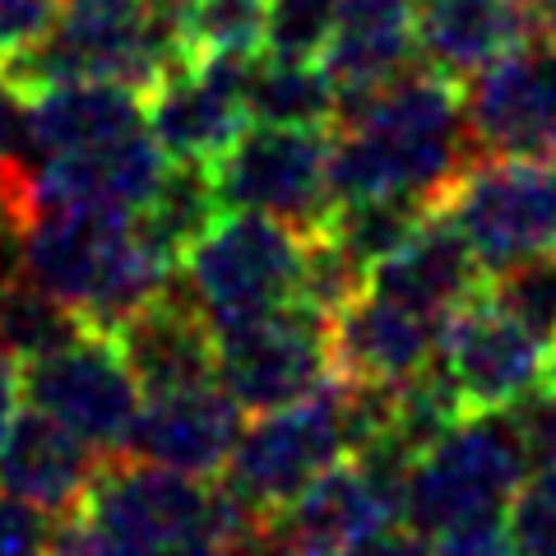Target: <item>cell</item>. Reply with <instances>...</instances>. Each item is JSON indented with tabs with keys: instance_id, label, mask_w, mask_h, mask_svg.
<instances>
[{
	"instance_id": "28",
	"label": "cell",
	"mask_w": 556,
	"mask_h": 556,
	"mask_svg": "<svg viewBox=\"0 0 556 556\" xmlns=\"http://www.w3.org/2000/svg\"><path fill=\"white\" fill-rule=\"evenodd\" d=\"M492 298L510 320H519L533 339L547 348L556 343V255H533L525 265H510L486 278Z\"/></svg>"
},
{
	"instance_id": "16",
	"label": "cell",
	"mask_w": 556,
	"mask_h": 556,
	"mask_svg": "<svg viewBox=\"0 0 556 556\" xmlns=\"http://www.w3.org/2000/svg\"><path fill=\"white\" fill-rule=\"evenodd\" d=\"M172 159L144 130L112 139L89 153L47 159L33 172V218L42 208H108V214H144L159 200ZM28 218V223H33Z\"/></svg>"
},
{
	"instance_id": "25",
	"label": "cell",
	"mask_w": 556,
	"mask_h": 556,
	"mask_svg": "<svg viewBox=\"0 0 556 556\" xmlns=\"http://www.w3.org/2000/svg\"><path fill=\"white\" fill-rule=\"evenodd\" d=\"M89 325L75 306H65L61 298H51L47 288H38L20 269H10L5 288H0V343L10 348L20 362H33L61 348Z\"/></svg>"
},
{
	"instance_id": "1",
	"label": "cell",
	"mask_w": 556,
	"mask_h": 556,
	"mask_svg": "<svg viewBox=\"0 0 556 556\" xmlns=\"http://www.w3.org/2000/svg\"><path fill=\"white\" fill-rule=\"evenodd\" d=\"M473 159L464 135V84L422 61L371 93L339 102L329 130V181L339 204L380 195L437 204Z\"/></svg>"
},
{
	"instance_id": "20",
	"label": "cell",
	"mask_w": 556,
	"mask_h": 556,
	"mask_svg": "<svg viewBox=\"0 0 556 556\" xmlns=\"http://www.w3.org/2000/svg\"><path fill=\"white\" fill-rule=\"evenodd\" d=\"M108 459L112 455L79 441L75 431L51 422L47 413L28 408L20 413L5 450H0V492L20 496L56 519H70L84 506V496H89V486Z\"/></svg>"
},
{
	"instance_id": "8",
	"label": "cell",
	"mask_w": 556,
	"mask_h": 556,
	"mask_svg": "<svg viewBox=\"0 0 556 556\" xmlns=\"http://www.w3.org/2000/svg\"><path fill=\"white\" fill-rule=\"evenodd\" d=\"M529 478V459L506 413H468L459 427L417 455L408 468L404 525L437 538L482 510H506L515 486Z\"/></svg>"
},
{
	"instance_id": "26",
	"label": "cell",
	"mask_w": 556,
	"mask_h": 556,
	"mask_svg": "<svg viewBox=\"0 0 556 556\" xmlns=\"http://www.w3.org/2000/svg\"><path fill=\"white\" fill-rule=\"evenodd\" d=\"M431 200L417 195H380V200H353L339 204L329 218V237L357 260L362 269H376L386 255H394L404 241L422 228V218L431 214Z\"/></svg>"
},
{
	"instance_id": "29",
	"label": "cell",
	"mask_w": 556,
	"mask_h": 556,
	"mask_svg": "<svg viewBox=\"0 0 556 556\" xmlns=\"http://www.w3.org/2000/svg\"><path fill=\"white\" fill-rule=\"evenodd\" d=\"M334 38V0H269L265 56L320 61Z\"/></svg>"
},
{
	"instance_id": "21",
	"label": "cell",
	"mask_w": 556,
	"mask_h": 556,
	"mask_svg": "<svg viewBox=\"0 0 556 556\" xmlns=\"http://www.w3.org/2000/svg\"><path fill=\"white\" fill-rule=\"evenodd\" d=\"M417 61L413 0H334V38L320 65L334 79L339 102L380 89Z\"/></svg>"
},
{
	"instance_id": "36",
	"label": "cell",
	"mask_w": 556,
	"mask_h": 556,
	"mask_svg": "<svg viewBox=\"0 0 556 556\" xmlns=\"http://www.w3.org/2000/svg\"><path fill=\"white\" fill-rule=\"evenodd\" d=\"M218 556H292V552L283 543V533L274 529V519H251V525H241L218 547Z\"/></svg>"
},
{
	"instance_id": "27",
	"label": "cell",
	"mask_w": 556,
	"mask_h": 556,
	"mask_svg": "<svg viewBox=\"0 0 556 556\" xmlns=\"http://www.w3.org/2000/svg\"><path fill=\"white\" fill-rule=\"evenodd\" d=\"M269 0H195L186 20V56H241L251 61L265 51Z\"/></svg>"
},
{
	"instance_id": "19",
	"label": "cell",
	"mask_w": 556,
	"mask_h": 556,
	"mask_svg": "<svg viewBox=\"0 0 556 556\" xmlns=\"http://www.w3.org/2000/svg\"><path fill=\"white\" fill-rule=\"evenodd\" d=\"M413 33L422 65L455 84H468L515 47L543 38L533 0H417Z\"/></svg>"
},
{
	"instance_id": "13",
	"label": "cell",
	"mask_w": 556,
	"mask_h": 556,
	"mask_svg": "<svg viewBox=\"0 0 556 556\" xmlns=\"http://www.w3.org/2000/svg\"><path fill=\"white\" fill-rule=\"evenodd\" d=\"M547 353L552 348L543 339H533L482 292L445 320L437 362L445 367L464 413H501L547 380Z\"/></svg>"
},
{
	"instance_id": "15",
	"label": "cell",
	"mask_w": 556,
	"mask_h": 556,
	"mask_svg": "<svg viewBox=\"0 0 556 556\" xmlns=\"http://www.w3.org/2000/svg\"><path fill=\"white\" fill-rule=\"evenodd\" d=\"M241 408L218 380H195V386L149 390L135 413V427L121 455L190 473L204 482H218L228 468L237 437H241Z\"/></svg>"
},
{
	"instance_id": "6",
	"label": "cell",
	"mask_w": 556,
	"mask_h": 556,
	"mask_svg": "<svg viewBox=\"0 0 556 556\" xmlns=\"http://www.w3.org/2000/svg\"><path fill=\"white\" fill-rule=\"evenodd\" d=\"M348 455H353V408H348V386L334 376L302 404L255 413L241 427L218 486L247 519H278Z\"/></svg>"
},
{
	"instance_id": "39",
	"label": "cell",
	"mask_w": 556,
	"mask_h": 556,
	"mask_svg": "<svg viewBox=\"0 0 556 556\" xmlns=\"http://www.w3.org/2000/svg\"><path fill=\"white\" fill-rule=\"evenodd\" d=\"M547 386L556 390V343H552V353H547Z\"/></svg>"
},
{
	"instance_id": "12",
	"label": "cell",
	"mask_w": 556,
	"mask_h": 556,
	"mask_svg": "<svg viewBox=\"0 0 556 556\" xmlns=\"http://www.w3.org/2000/svg\"><path fill=\"white\" fill-rule=\"evenodd\" d=\"M464 135L478 159L556 163V47H515L468 79Z\"/></svg>"
},
{
	"instance_id": "17",
	"label": "cell",
	"mask_w": 556,
	"mask_h": 556,
	"mask_svg": "<svg viewBox=\"0 0 556 556\" xmlns=\"http://www.w3.org/2000/svg\"><path fill=\"white\" fill-rule=\"evenodd\" d=\"M437 320L417 316L380 292L362 288L343 311L329 316V357L334 376L348 386H386L399 390L437 362L441 348Z\"/></svg>"
},
{
	"instance_id": "9",
	"label": "cell",
	"mask_w": 556,
	"mask_h": 556,
	"mask_svg": "<svg viewBox=\"0 0 556 556\" xmlns=\"http://www.w3.org/2000/svg\"><path fill=\"white\" fill-rule=\"evenodd\" d=\"M437 208L464 232L486 278L533 255H556V163L473 159Z\"/></svg>"
},
{
	"instance_id": "24",
	"label": "cell",
	"mask_w": 556,
	"mask_h": 556,
	"mask_svg": "<svg viewBox=\"0 0 556 556\" xmlns=\"http://www.w3.org/2000/svg\"><path fill=\"white\" fill-rule=\"evenodd\" d=\"M247 112L255 126L334 130L339 89L320 61H283L260 51L247 70Z\"/></svg>"
},
{
	"instance_id": "31",
	"label": "cell",
	"mask_w": 556,
	"mask_h": 556,
	"mask_svg": "<svg viewBox=\"0 0 556 556\" xmlns=\"http://www.w3.org/2000/svg\"><path fill=\"white\" fill-rule=\"evenodd\" d=\"M501 413L510 417L519 450H525V459H529V473L533 468H556V390L547 380L538 390L519 394L515 404Z\"/></svg>"
},
{
	"instance_id": "40",
	"label": "cell",
	"mask_w": 556,
	"mask_h": 556,
	"mask_svg": "<svg viewBox=\"0 0 556 556\" xmlns=\"http://www.w3.org/2000/svg\"><path fill=\"white\" fill-rule=\"evenodd\" d=\"M5 278H10V269H5V260H0V288H5Z\"/></svg>"
},
{
	"instance_id": "3",
	"label": "cell",
	"mask_w": 556,
	"mask_h": 556,
	"mask_svg": "<svg viewBox=\"0 0 556 556\" xmlns=\"http://www.w3.org/2000/svg\"><path fill=\"white\" fill-rule=\"evenodd\" d=\"M75 519L102 556H218L241 525H251L218 482L130 455L102 464Z\"/></svg>"
},
{
	"instance_id": "37",
	"label": "cell",
	"mask_w": 556,
	"mask_h": 556,
	"mask_svg": "<svg viewBox=\"0 0 556 556\" xmlns=\"http://www.w3.org/2000/svg\"><path fill=\"white\" fill-rule=\"evenodd\" d=\"M20 399H24V362L0 343V450H5L14 422H20Z\"/></svg>"
},
{
	"instance_id": "2",
	"label": "cell",
	"mask_w": 556,
	"mask_h": 556,
	"mask_svg": "<svg viewBox=\"0 0 556 556\" xmlns=\"http://www.w3.org/2000/svg\"><path fill=\"white\" fill-rule=\"evenodd\" d=\"M20 269L98 329L126 325L159 302L177 278L172 260L139 214L108 208H42L20 232Z\"/></svg>"
},
{
	"instance_id": "23",
	"label": "cell",
	"mask_w": 556,
	"mask_h": 556,
	"mask_svg": "<svg viewBox=\"0 0 556 556\" xmlns=\"http://www.w3.org/2000/svg\"><path fill=\"white\" fill-rule=\"evenodd\" d=\"M144 93L126 84L75 79L56 89L33 93V139H38V163L70 159V153L102 149L112 139L144 130Z\"/></svg>"
},
{
	"instance_id": "38",
	"label": "cell",
	"mask_w": 556,
	"mask_h": 556,
	"mask_svg": "<svg viewBox=\"0 0 556 556\" xmlns=\"http://www.w3.org/2000/svg\"><path fill=\"white\" fill-rule=\"evenodd\" d=\"M538 10V28H543V38L556 47V0H533Z\"/></svg>"
},
{
	"instance_id": "22",
	"label": "cell",
	"mask_w": 556,
	"mask_h": 556,
	"mask_svg": "<svg viewBox=\"0 0 556 556\" xmlns=\"http://www.w3.org/2000/svg\"><path fill=\"white\" fill-rule=\"evenodd\" d=\"M116 339L126 348V362L139 380V390H172V386H195L214 376V329L195 311V302L181 292L172 278L159 302L135 311L126 325H116Z\"/></svg>"
},
{
	"instance_id": "7",
	"label": "cell",
	"mask_w": 556,
	"mask_h": 556,
	"mask_svg": "<svg viewBox=\"0 0 556 556\" xmlns=\"http://www.w3.org/2000/svg\"><path fill=\"white\" fill-rule=\"evenodd\" d=\"M208 167L223 214H265L298 232H325L339 208L329 181V130L247 126Z\"/></svg>"
},
{
	"instance_id": "33",
	"label": "cell",
	"mask_w": 556,
	"mask_h": 556,
	"mask_svg": "<svg viewBox=\"0 0 556 556\" xmlns=\"http://www.w3.org/2000/svg\"><path fill=\"white\" fill-rule=\"evenodd\" d=\"M431 552L437 556H515L510 533H506V515L501 510H482L468 515L459 525L441 529L431 538Z\"/></svg>"
},
{
	"instance_id": "18",
	"label": "cell",
	"mask_w": 556,
	"mask_h": 556,
	"mask_svg": "<svg viewBox=\"0 0 556 556\" xmlns=\"http://www.w3.org/2000/svg\"><path fill=\"white\" fill-rule=\"evenodd\" d=\"M367 288L417 311V316L445 325L459 306L486 292V269L455 223L441 208H431L422 228L367 274Z\"/></svg>"
},
{
	"instance_id": "4",
	"label": "cell",
	"mask_w": 556,
	"mask_h": 556,
	"mask_svg": "<svg viewBox=\"0 0 556 556\" xmlns=\"http://www.w3.org/2000/svg\"><path fill=\"white\" fill-rule=\"evenodd\" d=\"M181 61H190L186 47L159 24L149 0H61L42 38L0 61V75L24 93L75 79L126 84L149 93Z\"/></svg>"
},
{
	"instance_id": "11",
	"label": "cell",
	"mask_w": 556,
	"mask_h": 556,
	"mask_svg": "<svg viewBox=\"0 0 556 556\" xmlns=\"http://www.w3.org/2000/svg\"><path fill=\"white\" fill-rule=\"evenodd\" d=\"M214 376L241 413H274L302 404L334 380L329 357V316L292 302L269 316L214 329Z\"/></svg>"
},
{
	"instance_id": "14",
	"label": "cell",
	"mask_w": 556,
	"mask_h": 556,
	"mask_svg": "<svg viewBox=\"0 0 556 556\" xmlns=\"http://www.w3.org/2000/svg\"><path fill=\"white\" fill-rule=\"evenodd\" d=\"M255 61V56H251ZM241 56L181 61L144 93L149 135L172 163H218L247 130V70Z\"/></svg>"
},
{
	"instance_id": "35",
	"label": "cell",
	"mask_w": 556,
	"mask_h": 556,
	"mask_svg": "<svg viewBox=\"0 0 556 556\" xmlns=\"http://www.w3.org/2000/svg\"><path fill=\"white\" fill-rule=\"evenodd\" d=\"M343 556H437L431 552V538L427 533H417L413 525H386V529H376V533H367L362 543H353Z\"/></svg>"
},
{
	"instance_id": "5",
	"label": "cell",
	"mask_w": 556,
	"mask_h": 556,
	"mask_svg": "<svg viewBox=\"0 0 556 556\" xmlns=\"http://www.w3.org/2000/svg\"><path fill=\"white\" fill-rule=\"evenodd\" d=\"M306 232L265 214H218L181 255L177 283L208 329L302 302Z\"/></svg>"
},
{
	"instance_id": "32",
	"label": "cell",
	"mask_w": 556,
	"mask_h": 556,
	"mask_svg": "<svg viewBox=\"0 0 556 556\" xmlns=\"http://www.w3.org/2000/svg\"><path fill=\"white\" fill-rule=\"evenodd\" d=\"M56 515L0 492V556H47L56 543Z\"/></svg>"
},
{
	"instance_id": "30",
	"label": "cell",
	"mask_w": 556,
	"mask_h": 556,
	"mask_svg": "<svg viewBox=\"0 0 556 556\" xmlns=\"http://www.w3.org/2000/svg\"><path fill=\"white\" fill-rule=\"evenodd\" d=\"M515 556H556V468H533L506 506Z\"/></svg>"
},
{
	"instance_id": "34",
	"label": "cell",
	"mask_w": 556,
	"mask_h": 556,
	"mask_svg": "<svg viewBox=\"0 0 556 556\" xmlns=\"http://www.w3.org/2000/svg\"><path fill=\"white\" fill-rule=\"evenodd\" d=\"M61 0H0V61L42 38Z\"/></svg>"
},
{
	"instance_id": "10",
	"label": "cell",
	"mask_w": 556,
	"mask_h": 556,
	"mask_svg": "<svg viewBox=\"0 0 556 556\" xmlns=\"http://www.w3.org/2000/svg\"><path fill=\"white\" fill-rule=\"evenodd\" d=\"M24 394L28 408L47 413L51 422L75 431L102 455H121L144 404V390L126 362L116 329L84 325L75 339L51 353L24 362Z\"/></svg>"
}]
</instances>
